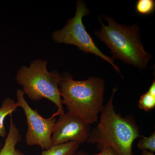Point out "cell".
<instances>
[{
  "instance_id": "cell-1",
  "label": "cell",
  "mask_w": 155,
  "mask_h": 155,
  "mask_svg": "<svg viewBox=\"0 0 155 155\" xmlns=\"http://www.w3.org/2000/svg\"><path fill=\"white\" fill-rule=\"evenodd\" d=\"M117 91V87L113 88L110 99L101 112L99 122L91 131L87 142L96 144L100 151L110 147L118 155H134V142L142 136L133 116L123 117L115 110L113 101Z\"/></svg>"
},
{
  "instance_id": "cell-2",
  "label": "cell",
  "mask_w": 155,
  "mask_h": 155,
  "mask_svg": "<svg viewBox=\"0 0 155 155\" xmlns=\"http://www.w3.org/2000/svg\"><path fill=\"white\" fill-rule=\"evenodd\" d=\"M59 88L62 104L68 113L92 125L97 122L104 105V81L91 76L86 80L76 81L68 72L61 74Z\"/></svg>"
},
{
  "instance_id": "cell-3",
  "label": "cell",
  "mask_w": 155,
  "mask_h": 155,
  "mask_svg": "<svg viewBox=\"0 0 155 155\" xmlns=\"http://www.w3.org/2000/svg\"><path fill=\"white\" fill-rule=\"evenodd\" d=\"M103 17L108 25H105L99 17L102 28L95 31L94 35L110 48L113 58L140 70L146 69L153 57L144 49L137 23L127 26L118 23L109 16Z\"/></svg>"
},
{
  "instance_id": "cell-4",
  "label": "cell",
  "mask_w": 155,
  "mask_h": 155,
  "mask_svg": "<svg viewBox=\"0 0 155 155\" xmlns=\"http://www.w3.org/2000/svg\"><path fill=\"white\" fill-rule=\"evenodd\" d=\"M48 64L46 60H35L29 67H20L16 79L30 100L38 101L45 98L54 103L58 107L53 114L56 117L65 113L59 88L61 75L57 70L48 71Z\"/></svg>"
},
{
  "instance_id": "cell-5",
  "label": "cell",
  "mask_w": 155,
  "mask_h": 155,
  "mask_svg": "<svg viewBox=\"0 0 155 155\" xmlns=\"http://www.w3.org/2000/svg\"><path fill=\"white\" fill-rule=\"evenodd\" d=\"M90 13L86 3L78 0L76 4L75 16L67 20V25L60 30H56L52 38L56 43L73 45L85 54H93L103 59L113 66L116 72L122 75L119 67L115 64L114 59L106 55L98 48L93 39L87 32L84 25L83 18Z\"/></svg>"
},
{
  "instance_id": "cell-6",
  "label": "cell",
  "mask_w": 155,
  "mask_h": 155,
  "mask_svg": "<svg viewBox=\"0 0 155 155\" xmlns=\"http://www.w3.org/2000/svg\"><path fill=\"white\" fill-rule=\"evenodd\" d=\"M24 94L22 89L17 90L16 103L18 107L24 111L28 126L25 142L30 146H38L43 150L49 149L53 146L52 134L57 119L53 115L49 118L43 117L37 110L31 107Z\"/></svg>"
},
{
  "instance_id": "cell-7",
  "label": "cell",
  "mask_w": 155,
  "mask_h": 155,
  "mask_svg": "<svg viewBox=\"0 0 155 155\" xmlns=\"http://www.w3.org/2000/svg\"><path fill=\"white\" fill-rule=\"evenodd\" d=\"M91 125L80 118L67 112L59 116L52 134L53 146L68 142L81 145L87 141L91 131Z\"/></svg>"
},
{
  "instance_id": "cell-8",
  "label": "cell",
  "mask_w": 155,
  "mask_h": 155,
  "mask_svg": "<svg viewBox=\"0 0 155 155\" xmlns=\"http://www.w3.org/2000/svg\"><path fill=\"white\" fill-rule=\"evenodd\" d=\"M22 139L20 131L14 123L12 117L10 118L9 130L5 144L0 151V155H25L17 149L16 146Z\"/></svg>"
},
{
  "instance_id": "cell-9",
  "label": "cell",
  "mask_w": 155,
  "mask_h": 155,
  "mask_svg": "<svg viewBox=\"0 0 155 155\" xmlns=\"http://www.w3.org/2000/svg\"><path fill=\"white\" fill-rule=\"evenodd\" d=\"M80 145L75 142H68L54 145L49 149L44 150L41 155H72L78 151Z\"/></svg>"
},
{
  "instance_id": "cell-10",
  "label": "cell",
  "mask_w": 155,
  "mask_h": 155,
  "mask_svg": "<svg viewBox=\"0 0 155 155\" xmlns=\"http://www.w3.org/2000/svg\"><path fill=\"white\" fill-rule=\"evenodd\" d=\"M18 107L17 103L11 98L8 97L3 101L0 107V137H5L7 135L5 127L4 125L5 119L8 115L11 116L13 112Z\"/></svg>"
},
{
  "instance_id": "cell-11",
  "label": "cell",
  "mask_w": 155,
  "mask_h": 155,
  "mask_svg": "<svg viewBox=\"0 0 155 155\" xmlns=\"http://www.w3.org/2000/svg\"><path fill=\"white\" fill-rule=\"evenodd\" d=\"M137 13L142 15L152 14L155 10L154 0H138L135 5Z\"/></svg>"
},
{
  "instance_id": "cell-12",
  "label": "cell",
  "mask_w": 155,
  "mask_h": 155,
  "mask_svg": "<svg viewBox=\"0 0 155 155\" xmlns=\"http://www.w3.org/2000/svg\"><path fill=\"white\" fill-rule=\"evenodd\" d=\"M138 106L140 109L146 112L152 110L155 107V97L147 91L140 96Z\"/></svg>"
},
{
  "instance_id": "cell-13",
  "label": "cell",
  "mask_w": 155,
  "mask_h": 155,
  "mask_svg": "<svg viewBox=\"0 0 155 155\" xmlns=\"http://www.w3.org/2000/svg\"><path fill=\"white\" fill-rule=\"evenodd\" d=\"M137 147L140 150H147L151 152H155V132L148 137H142L141 139L139 140Z\"/></svg>"
},
{
  "instance_id": "cell-14",
  "label": "cell",
  "mask_w": 155,
  "mask_h": 155,
  "mask_svg": "<svg viewBox=\"0 0 155 155\" xmlns=\"http://www.w3.org/2000/svg\"><path fill=\"white\" fill-rule=\"evenodd\" d=\"M94 155H118L114 149L110 147H106L102 150L100 153Z\"/></svg>"
},
{
  "instance_id": "cell-15",
  "label": "cell",
  "mask_w": 155,
  "mask_h": 155,
  "mask_svg": "<svg viewBox=\"0 0 155 155\" xmlns=\"http://www.w3.org/2000/svg\"><path fill=\"white\" fill-rule=\"evenodd\" d=\"M149 93L155 97V80L153 81L152 84L151 86H150L148 91H147Z\"/></svg>"
},
{
  "instance_id": "cell-16",
  "label": "cell",
  "mask_w": 155,
  "mask_h": 155,
  "mask_svg": "<svg viewBox=\"0 0 155 155\" xmlns=\"http://www.w3.org/2000/svg\"><path fill=\"white\" fill-rule=\"evenodd\" d=\"M142 155H155L153 153L147 150H142Z\"/></svg>"
},
{
  "instance_id": "cell-17",
  "label": "cell",
  "mask_w": 155,
  "mask_h": 155,
  "mask_svg": "<svg viewBox=\"0 0 155 155\" xmlns=\"http://www.w3.org/2000/svg\"><path fill=\"white\" fill-rule=\"evenodd\" d=\"M72 155H88L87 153L83 151H78L75 153L73 154Z\"/></svg>"
},
{
  "instance_id": "cell-18",
  "label": "cell",
  "mask_w": 155,
  "mask_h": 155,
  "mask_svg": "<svg viewBox=\"0 0 155 155\" xmlns=\"http://www.w3.org/2000/svg\"><path fill=\"white\" fill-rule=\"evenodd\" d=\"M1 145H2V144H1V142H0V148H1Z\"/></svg>"
}]
</instances>
